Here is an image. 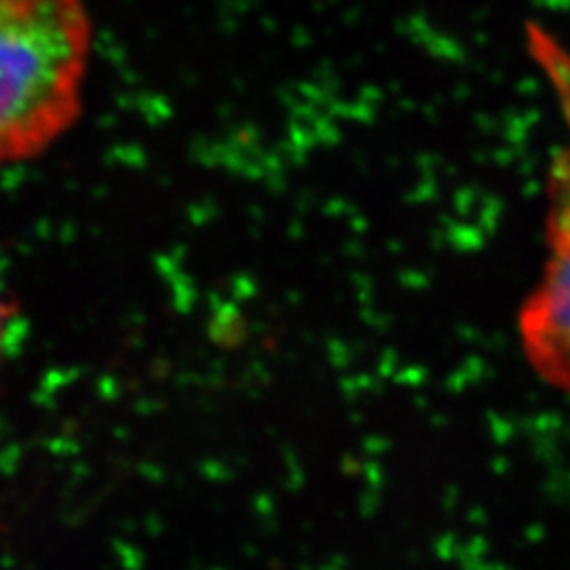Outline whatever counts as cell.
I'll use <instances>...</instances> for the list:
<instances>
[{
  "label": "cell",
  "instance_id": "cell-2",
  "mask_svg": "<svg viewBox=\"0 0 570 570\" xmlns=\"http://www.w3.org/2000/svg\"><path fill=\"white\" fill-rule=\"evenodd\" d=\"M548 258L520 311V343L532 372L570 395V146L551 165L546 214Z\"/></svg>",
  "mask_w": 570,
  "mask_h": 570
},
{
  "label": "cell",
  "instance_id": "cell-3",
  "mask_svg": "<svg viewBox=\"0 0 570 570\" xmlns=\"http://www.w3.org/2000/svg\"><path fill=\"white\" fill-rule=\"evenodd\" d=\"M0 332H2V311H0Z\"/></svg>",
  "mask_w": 570,
  "mask_h": 570
},
{
  "label": "cell",
  "instance_id": "cell-1",
  "mask_svg": "<svg viewBox=\"0 0 570 570\" xmlns=\"http://www.w3.org/2000/svg\"><path fill=\"white\" fill-rule=\"evenodd\" d=\"M91 47L85 0H0V167L39 157L81 119Z\"/></svg>",
  "mask_w": 570,
  "mask_h": 570
}]
</instances>
